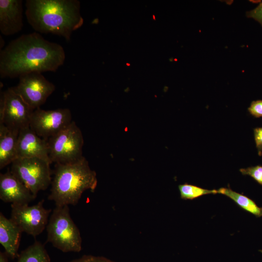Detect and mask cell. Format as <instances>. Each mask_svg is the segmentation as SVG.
Listing matches in <instances>:
<instances>
[{"label": "cell", "instance_id": "9c48e42d", "mask_svg": "<svg viewBox=\"0 0 262 262\" xmlns=\"http://www.w3.org/2000/svg\"><path fill=\"white\" fill-rule=\"evenodd\" d=\"M72 118L68 108L45 110L40 107L32 112L30 127L38 136L48 140L67 127Z\"/></svg>", "mask_w": 262, "mask_h": 262}, {"label": "cell", "instance_id": "ba28073f", "mask_svg": "<svg viewBox=\"0 0 262 262\" xmlns=\"http://www.w3.org/2000/svg\"><path fill=\"white\" fill-rule=\"evenodd\" d=\"M43 203L42 199L32 206L11 204L10 219L22 232L35 237L47 227L51 211L45 208Z\"/></svg>", "mask_w": 262, "mask_h": 262}, {"label": "cell", "instance_id": "2e32d148", "mask_svg": "<svg viewBox=\"0 0 262 262\" xmlns=\"http://www.w3.org/2000/svg\"><path fill=\"white\" fill-rule=\"evenodd\" d=\"M218 194L225 195L232 200L243 210L257 217L262 216V207H259L248 197L231 190L229 187H222L217 190Z\"/></svg>", "mask_w": 262, "mask_h": 262}, {"label": "cell", "instance_id": "8fae6325", "mask_svg": "<svg viewBox=\"0 0 262 262\" xmlns=\"http://www.w3.org/2000/svg\"><path fill=\"white\" fill-rule=\"evenodd\" d=\"M16 153L17 158H38L51 164L47 140L38 136L30 127L19 131Z\"/></svg>", "mask_w": 262, "mask_h": 262}, {"label": "cell", "instance_id": "5b68a950", "mask_svg": "<svg viewBox=\"0 0 262 262\" xmlns=\"http://www.w3.org/2000/svg\"><path fill=\"white\" fill-rule=\"evenodd\" d=\"M83 144L81 130L72 121L67 127L47 140L51 163L66 164L79 161L83 157Z\"/></svg>", "mask_w": 262, "mask_h": 262}, {"label": "cell", "instance_id": "603a6c76", "mask_svg": "<svg viewBox=\"0 0 262 262\" xmlns=\"http://www.w3.org/2000/svg\"><path fill=\"white\" fill-rule=\"evenodd\" d=\"M254 136L258 155H262V127L254 129Z\"/></svg>", "mask_w": 262, "mask_h": 262}, {"label": "cell", "instance_id": "5bb4252c", "mask_svg": "<svg viewBox=\"0 0 262 262\" xmlns=\"http://www.w3.org/2000/svg\"><path fill=\"white\" fill-rule=\"evenodd\" d=\"M22 232L11 219L0 213V243L5 252L12 259L18 256V250Z\"/></svg>", "mask_w": 262, "mask_h": 262}, {"label": "cell", "instance_id": "7a4b0ae2", "mask_svg": "<svg viewBox=\"0 0 262 262\" xmlns=\"http://www.w3.org/2000/svg\"><path fill=\"white\" fill-rule=\"evenodd\" d=\"M25 5L28 23L40 34L51 33L69 41L83 23L77 0H26Z\"/></svg>", "mask_w": 262, "mask_h": 262}, {"label": "cell", "instance_id": "8992f818", "mask_svg": "<svg viewBox=\"0 0 262 262\" xmlns=\"http://www.w3.org/2000/svg\"><path fill=\"white\" fill-rule=\"evenodd\" d=\"M50 164L38 158H17L12 163L10 171L36 197L51 183Z\"/></svg>", "mask_w": 262, "mask_h": 262}, {"label": "cell", "instance_id": "9a60e30c", "mask_svg": "<svg viewBox=\"0 0 262 262\" xmlns=\"http://www.w3.org/2000/svg\"><path fill=\"white\" fill-rule=\"evenodd\" d=\"M19 131L9 129L0 123V169L17 159L16 146Z\"/></svg>", "mask_w": 262, "mask_h": 262}, {"label": "cell", "instance_id": "30bf717a", "mask_svg": "<svg viewBox=\"0 0 262 262\" xmlns=\"http://www.w3.org/2000/svg\"><path fill=\"white\" fill-rule=\"evenodd\" d=\"M13 87L33 111L45 103L56 88L53 83L39 72H32L21 76L19 77L18 84Z\"/></svg>", "mask_w": 262, "mask_h": 262}, {"label": "cell", "instance_id": "44dd1931", "mask_svg": "<svg viewBox=\"0 0 262 262\" xmlns=\"http://www.w3.org/2000/svg\"><path fill=\"white\" fill-rule=\"evenodd\" d=\"M248 111L255 117H262V100L252 101L248 108Z\"/></svg>", "mask_w": 262, "mask_h": 262}, {"label": "cell", "instance_id": "ffe728a7", "mask_svg": "<svg viewBox=\"0 0 262 262\" xmlns=\"http://www.w3.org/2000/svg\"><path fill=\"white\" fill-rule=\"evenodd\" d=\"M69 262H115L103 256L83 255Z\"/></svg>", "mask_w": 262, "mask_h": 262}, {"label": "cell", "instance_id": "e0dca14e", "mask_svg": "<svg viewBox=\"0 0 262 262\" xmlns=\"http://www.w3.org/2000/svg\"><path fill=\"white\" fill-rule=\"evenodd\" d=\"M17 257L16 262H50L44 246L37 241L23 250Z\"/></svg>", "mask_w": 262, "mask_h": 262}, {"label": "cell", "instance_id": "4fadbf2b", "mask_svg": "<svg viewBox=\"0 0 262 262\" xmlns=\"http://www.w3.org/2000/svg\"><path fill=\"white\" fill-rule=\"evenodd\" d=\"M22 0H0V31L8 36L21 31L23 27Z\"/></svg>", "mask_w": 262, "mask_h": 262}, {"label": "cell", "instance_id": "cb8c5ba5", "mask_svg": "<svg viewBox=\"0 0 262 262\" xmlns=\"http://www.w3.org/2000/svg\"><path fill=\"white\" fill-rule=\"evenodd\" d=\"M7 254L5 252H0V262H8Z\"/></svg>", "mask_w": 262, "mask_h": 262}, {"label": "cell", "instance_id": "52a82bcc", "mask_svg": "<svg viewBox=\"0 0 262 262\" xmlns=\"http://www.w3.org/2000/svg\"><path fill=\"white\" fill-rule=\"evenodd\" d=\"M33 111L13 87L0 91V123L3 124L9 129L19 131L30 127Z\"/></svg>", "mask_w": 262, "mask_h": 262}, {"label": "cell", "instance_id": "7c38bea8", "mask_svg": "<svg viewBox=\"0 0 262 262\" xmlns=\"http://www.w3.org/2000/svg\"><path fill=\"white\" fill-rule=\"evenodd\" d=\"M36 197L10 170L0 174V199L11 204H29Z\"/></svg>", "mask_w": 262, "mask_h": 262}, {"label": "cell", "instance_id": "ac0fdd59", "mask_svg": "<svg viewBox=\"0 0 262 262\" xmlns=\"http://www.w3.org/2000/svg\"><path fill=\"white\" fill-rule=\"evenodd\" d=\"M178 188L180 198L184 200H193L204 195L218 194L217 190H208L188 183L180 184Z\"/></svg>", "mask_w": 262, "mask_h": 262}, {"label": "cell", "instance_id": "7402d4cb", "mask_svg": "<svg viewBox=\"0 0 262 262\" xmlns=\"http://www.w3.org/2000/svg\"><path fill=\"white\" fill-rule=\"evenodd\" d=\"M246 15L258 21L262 26V2L254 9L247 12Z\"/></svg>", "mask_w": 262, "mask_h": 262}, {"label": "cell", "instance_id": "277c9868", "mask_svg": "<svg viewBox=\"0 0 262 262\" xmlns=\"http://www.w3.org/2000/svg\"><path fill=\"white\" fill-rule=\"evenodd\" d=\"M48 242L63 252H79L82 240L80 231L71 217L68 206H56L46 227Z\"/></svg>", "mask_w": 262, "mask_h": 262}, {"label": "cell", "instance_id": "3957f363", "mask_svg": "<svg viewBox=\"0 0 262 262\" xmlns=\"http://www.w3.org/2000/svg\"><path fill=\"white\" fill-rule=\"evenodd\" d=\"M53 173L48 199L56 206L76 205L85 191L93 192L97 185L96 173L84 157L73 164H55Z\"/></svg>", "mask_w": 262, "mask_h": 262}, {"label": "cell", "instance_id": "d6986e66", "mask_svg": "<svg viewBox=\"0 0 262 262\" xmlns=\"http://www.w3.org/2000/svg\"><path fill=\"white\" fill-rule=\"evenodd\" d=\"M240 172L243 175L250 176L258 183L262 185V166L258 165L246 168H241Z\"/></svg>", "mask_w": 262, "mask_h": 262}, {"label": "cell", "instance_id": "6da1fadb", "mask_svg": "<svg viewBox=\"0 0 262 262\" xmlns=\"http://www.w3.org/2000/svg\"><path fill=\"white\" fill-rule=\"evenodd\" d=\"M66 59L63 47L34 32L12 40L0 52V77L15 78L32 72H55Z\"/></svg>", "mask_w": 262, "mask_h": 262}]
</instances>
